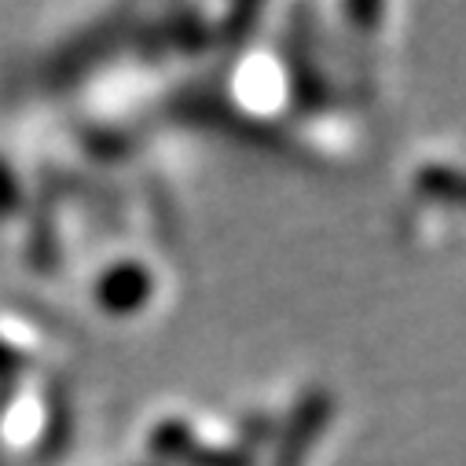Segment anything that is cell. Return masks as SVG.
<instances>
[{
    "label": "cell",
    "instance_id": "cell-1",
    "mask_svg": "<svg viewBox=\"0 0 466 466\" xmlns=\"http://www.w3.org/2000/svg\"><path fill=\"white\" fill-rule=\"evenodd\" d=\"M41 426V411H37V400L26 397V393H8L0 400V444L19 451Z\"/></svg>",
    "mask_w": 466,
    "mask_h": 466
},
{
    "label": "cell",
    "instance_id": "cell-2",
    "mask_svg": "<svg viewBox=\"0 0 466 466\" xmlns=\"http://www.w3.org/2000/svg\"><path fill=\"white\" fill-rule=\"evenodd\" d=\"M144 290H147L144 272H137V268H114V272L99 283V301H103L106 309L126 312V309H133V305L144 301Z\"/></svg>",
    "mask_w": 466,
    "mask_h": 466
},
{
    "label": "cell",
    "instance_id": "cell-4",
    "mask_svg": "<svg viewBox=\"0 0 466 466\" xmlns=\"http://www.w3.org/2000/svg\"><path fill=\"white\" fill-rule=\"evenodd\" d=\"M12 202H15V180L0 166V209H12Z\"/></svg>",
    "mask_w": 466,
    "mask_h": 466
},
{
    "label": "cell",
    "instance_id": "cell-3",
    "mask_svg": "<svg viewBox=\"0 0 466 466\" xmlns=\"http://www.w3.org/2000/svg\"><path fill=\"white\" fill-rule=\"evenodd\" d=\"M34 360V349L26 341L23 330H8L0 327V375H15L19 368H26Z\"/></svg>",
    "mask_w": 466,
    "mask_h": 466
}]
</instances>
